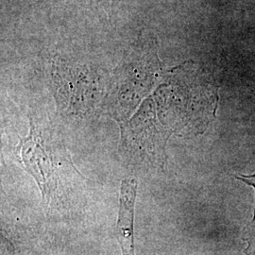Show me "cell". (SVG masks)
Listing matches in <instances>:
<instances>
[{"mask_svg": "<svg viewBox=\"0 0 255 255\" xmlns=\"http://www.w3.org/2000/svg\"><path fill=\"white\" fill-rule=\"evenodd\" d=\"M15 149L25 170L36 181L44 201L49 203L60 181V171L65 163L71 164L56 145L57 138L31 120L27 137H20Z\"/></svg>", "mask_w": 255, "mask_h": 255, "instance_id": "6da1fadb", "label": "cell"}, {"mask_svg": "<svg viewBox=\"0 0 255 255\" xmlns=\"http://www.w3.org/2000/svg\"><path fill=\"white\" fill-rule=\"evenodd\" d=\"M137 182L133 178L123 180L119 198L118 237L123 255H133V219Z\"/></svg>", "mask_w": 255, "mask_h": 255, "instance_id": "7a4b0ae2", "label": "cell"}, {"mask_svg": "<svg viewBox=\"0 0 255 255\" xmlns=\"http://www.w3.org/2000/svg\"><path fill=\"white\" fill-rule=\"evenodd\" d=\"M237 178L238 180L246 182L247 184L253 186L255 189V175L253 176L242 175V176H237ZM244 239L247 242V247L244 250V253L247 255H255V210L254 219L247 226Z\"/></svg>", "mask_w": 255, "mask_h": 255, "instance_id": "3957f363", "label": "cell"}]
</instances>
